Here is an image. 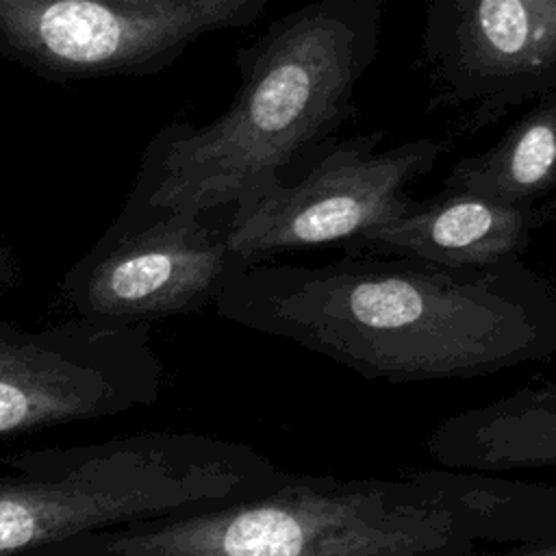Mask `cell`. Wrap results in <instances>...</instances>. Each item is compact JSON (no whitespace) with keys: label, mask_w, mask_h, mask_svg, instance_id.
<instances>
[{"label":"cell","mask_w":556,"mask_h":556,"mask_svg":"<svg viewBox=\"0 0 556 556\" xmlns=\"http://www.w3.org/2000/svg\"><path fill=\"white\" fill-rule=\"evenodd\" d=\"M213 306L367 380L480 378L556 354V285L521 258L484 269L371 252L252 263Z\"/></svg>","instance_id":"6da1fadb"},{"label":"cell","mask_w":556,"mask_h":556,"mask_svg":"<svg viewBox=\"0 0 556 556\" xmlns=\"http://www.w3.org/2000/svg\"><path fill=\"white\" fill-rule=\"evenodd\" d=\"M556 539V482L428 469L395 478L282 471L198 515L87 532L35 556H473Z\"/></svg>","instance_id":"7a4b0ae2"},{"label":"cell","mask_w":556,"mask_h":556,"mask_svg":"<svg viewBox=\"0 0 556 556\" xmlns=\"http://www.w3.org/2000/svg\"><path fill=\"white\" fill-rule=\"evenodd\" d=\"M384 0H313L235 54L230 106L172 122L146 146L128 208L230 213L287 180L337 139L382 35Z\"/></svg>","instance_id":"3957f363"},{"label":"cell","mask_w":556,"mask_h":556,"mask_svg":"<svg viewBox=\"0 0 556 556\" xmlns=\"http://www.w3.org/2000/svg\"><path fill=\"white\" fill-rule=\"evenodd\" d=\"M0 556H35L65 539L198 515L245 500L282 476L252 445L154 430L2 456Z\"/></svg>","instance_id":"277c9868"},{"label":"cell","mask_w":556,"mask_h":556,"mask_svg":"<svg viewBox=\"0 0 556 556\" xmlns=\"http://www.w3.org/2000/svg\"><path fill=\"white\" fill-rule=\"evenodd\" d=\"M271 0H0V56L50 83L150 76Z\"/></svg>","instance_id":"5b68a950"},{"label":"cell","mask_w":556,"mask_h":556,"mask_svg":"<svg viewBox=\"0 0 556 556\" xmlns=\"http://www.w3.org/2000/svg\"><path fill=\"white\" fill-rule=\"evenodd\" d=\"M139 211L124 206L100 241L61 278L74 317L150 326L215 304L248 263L228 245V213Z\"/></svg>","instance_id":"8992f818"},{"label":"cell","mask_w":556,"mask_h":556,"mask_svg":"<svg viewBox=\"0 0 556 556\" xmlns=\"http://www.w3.org/2000/svg\"><path fill=\"white\" fill-rule=\"evenodd\" d=\"M384 132L334 139L287 180L228 213V245L248 265L330 243L404 213L406 187L426 176L445 143L421 137L378 152Z\"/></svg>","instance_id":"52a82bcc"},{"label":"cell","mask_w":556,"mask_h":556,"mask_svg":"<svg viewBox=\"0 0 556 556\" xmlns=\"http://www.w3.org/2000/svg\"><path fill=\"white\" fill-rule=\"evenodd\" d=\"M163 376L150 326L72 317L26 330L0 319V439L146 408Z\"/></svg>","instance_id":"ba28073f"},{"label":"cell","mask_w":556,"mask_h":556,"mask_svg":"<svg viewBox=\"0 0 556 556\" xmlns=\"http://www.w3.org/2000/svg\"><path fill=\"white\" fill-rule=\"evenodd\" d=\"M428 109L478 132L556 93V0H421Z\"/></svg>","instance_id":"9c48e42d"},{"label":"cell","mask_w":556,"mask_h":556,"mask_svg":"<svg viewBox=\"0 0 556 556\" xmlns=\"http://www.w3.org/2000/svg\"><path fill=\"white\" fill-rule=\"evenodd\" d=\"M556 215V202L510 204L441 189L352 239L343 252L410 256L447 267L484 269L523 258L532 235Z\"/></svg>","instance_id":"30bf717a"},{"label":"cell","mask_w":556,"mask_h":556,"mask_svg":"<svg viewBox=\"0 0 556 556\" xmlns=\"http://www.w3.org/2000/svg\"><path fill=\"white\" fill-rule=\"evenodd\" d=\"M426 450L439 465L460 471L556 469V378L445 417Z\"/></svg>","instance_id":"8fae6325"},{"label":"cell","mask_w":556,"mask_h":556,"mask_svg":"<svg viewBox=\"0 0 556 556\" xmlns=\"http://www.w3.org/2000/svg\"><path fill=\"white\" fill-rule=\"evenodd\" d=\"M443 189L510 204H536L556 189V93H547L476 156L460 159Z\"/></svg>","instance_id":"7c38bea8"},{"label":"cell","mask_w":556,"mask_h":556,"mask_svg":"<svg viewBox=\"0 0 556 556\" xmlns=\"http://www.w3.org/2000/svg\"><path fill=\"white\" fill-rule=\"evenodd\" d=\"M502 556H556V539L510 545Z\"/></svg>","instance_id":"4fadbf2b"},{"label":"cell","mask_w":556,"mask_h":556,"mask_svg":"<svg viewBox=\"0 0 556 556\" xmlns=\"http://www.w3.org/2000/svg\"><path fill=\"white\" fill-rule=\"evenodd\" d=\"M17 282V261L7 243L0 239V291L13 287Z\"/></svg>","instance_id":"5bb4252c"},{"label":"cell","mask_w":556,"mask_h":556,"mask_svg":"<svg viewBox=\"0 0 556 556\" xmlns=\"http://www.w3.org/2000/svg\"><path fill=\"white\" fill-rule=\"evenodd\" d=\"M552 224H554V226H556V215H554V219H552Z\"/></svg>","instance_id":"9a60e30c"}]
</instances>
